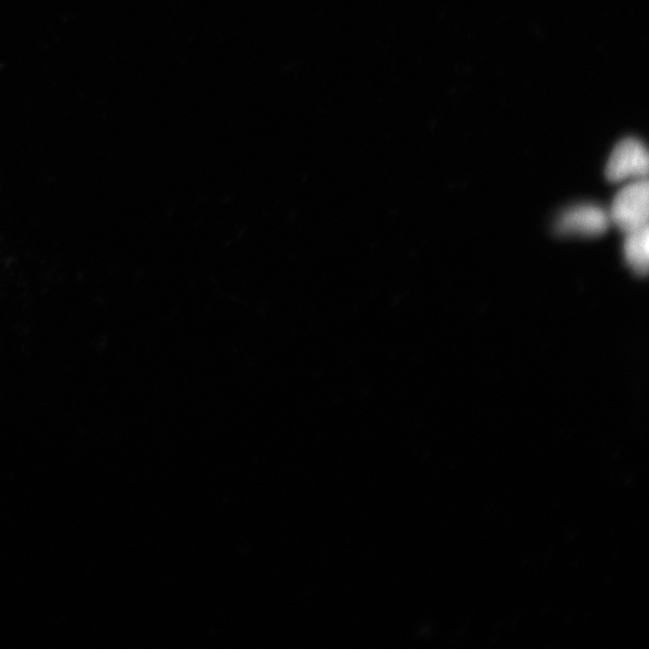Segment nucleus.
Listing matches in <instances>:
<instances>
[{
  "label": "nucleus",
  "instance_id": "4",
  "mask_svg": "<svg viewBox=\"0 0 649 649\" xmlns=\"http://www.w3.org/2000/svg\"><path fill=\"white\" fill-rule=\"evenodd\" d=\"M625 235H627L624 242L625 260L637 275L646 276L649 264L648 225Z\"/></svg>",
  "mask_w": 649,
  "mask_h": 649
},
{
  "label": "nucleus",
  "instance_id": "3",
  "mask_svg": "<svg viewBox=\"0 0 649 649\" xmlns=\"http://www.w3.org/2000/svg\"><path fill=\"white\" fill-rule=\"evenodd\" d=\"M610 217L603 207L581 204L568 208L557 219L556 230L561 235L600 236L609 228Z\"/></svg>",
  "mask_w": 649,
  "mask_h": 649
},
{
  "label": "nucleus",
  "instance_id": "2",
  "mask_svg": "<svg viewBox=\"0 0 649 649\" xmlns=\"http://www.w3.org/2000/svg\"><path fill=\"white\" fill-rule=\"evenodd\" d=\"M648 154L642 142L625 139L613 150L606 165V177L611 182H622L629 178H647Z\"/></svg>",
  "mask_w": 649,
  "mask_h": 649
},
{
  "label": "nucleus",
  "instance_id": "1",
  "mask_svg": "<svg viewBox=\"0 0 649 649\" xmlns=\"http://www.w3.org/2000/svg\"><path fill=\"white\" fill-rule=\"evenodd\" d=\"M648 190L647 178H640L623 188L613 200L609 217L624 234L648 225Z\"/></svg>",
  "mask_w": 649,
  "mask_h": 649
}]
</instances>
